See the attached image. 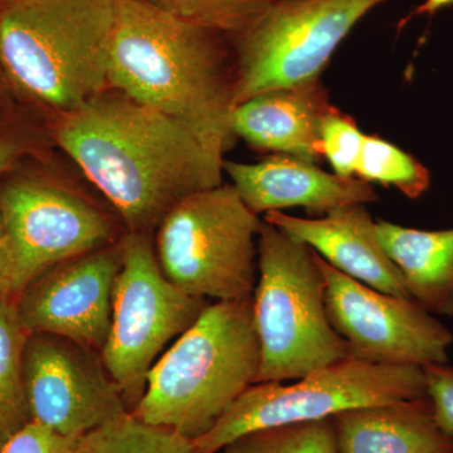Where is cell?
<instances>
[{
  "label": "cell",
  "mask_w": 453,
  "mask_h": 453,
  "mask_svg": "<svg viewBox=\"0 0 453 453\" xmlns=\"http://www.w3.org/2000/svg\"><path fill=\"white\" fill-rule=\"evenodd\" d=\"M427 396L440 427L453 437V368L447 365L423 366Z\"/></svg>",
  "instance_id": "26"
},
{
  "label": "cell",
  "mask_w": 453,
  "mask_h": 453,
  "mask_svg": "<svg viewBox=\"0 0 453 453\" xmlns=\"http://www.w3.org/2000/svg\"><path fill=\"white\" fill-rule=\"evenodd\" d=\"M320 77L264 92L235 107L234 131L258 150L316 163L323 159L321 127L333 111Z\"/></svg>",
  "instance_id": "16"
},
{
  "label": "cell",
  "mask_w": 453,
  "mask_h": 453,
  "mask_svg": "<svg viewBox=\"0 0 453 453\" xmlns=\"http://www.w3.org/2000/svg\"><path fill=\"white\" fill-rule=\"evenodd\" d=\"M55 134L129 234H150L179 202L222 186L225 160L183 125L110 86L59 116Z\"/></svg>",
  "instance_id": "1"
},
{
  "label": "cell",
  "mask_w": 453,
  "mask_h": 453,
  "mask_svg": "<svg viewBox=\"0 0 453 453\" xmlns=\"http://www.w3.org/2000/svg\"><path fill=\"white\" fill-rule=\"evenodd\" d=\"M427 396L423 368L342 360L295 383H256L235 399L210 431L193 440L196 453H219L259 431L323 421L354 408Z\"/></svg>",
  "instance_id": "7"
},
{
  "label": "cell",
  "mask_w": 453,
  "mask_h": 453,
  "mask_svg": "<svg viewBox=\"0 0 453 453\" xmlns=\"http://www.w3.org/2000/svg\"><path fill=\"white\" fill-rule=\"evenodd\" d=\"M109 86L183 125L220 159L237 142L234 56L225 33L146 0H118Z\"/></svg>",
  "instance_id": "2"
},
{
  "label": "cell",
  "mask_w": 453,
  "mask_h": 453,
  "mask_svg": "<svg viewBox=\"0 0 453 453\" xmlns=\"http://www.w3.org/2000/svg\"><path fill=\"white\" fill-rule=\"evenodd\" d=\"M388 0H275L231 35L235 107L250 98L318 79L339 44Z\"/></svg>",
  "instance_id": "8"
},
{
  "label": "cell",
  "mask_w": 453,
  "mask_h": 453,
  "mask_svg": "<svg viewBox=\"0 0 453 453\" xmlns=\"http://www.w3.org/2000/svg\"><path fill=\"white\" fill-rule=\"evenodd\" d=\"M315 252V251H314ZM326 285V310L350 357L375 365H447L453 335L410 299L369 288L340 273L315 252Z\"/></svg>",
  "instance_id": "11"
},
{
  "label": "cell",
  "mask_w": 453,
  "mask_h": 453,
  "mask_svg": "<svg viewBox=\"0 0 453 453\" xmlns=\"http://www.w3.org/2000/svg\"><path fill=\"white\" fill-rule=\"evenodd\" d=\"M325 292V277L315 252L264 220L252 295L261 348L256 383L301 380L351 357L347 342L330 323Z\"/></svg>",
  "instance_id": "5"
},
{
  "label": "cell",
  "mask_w": 453,
  "mask_h": 453,
  "mask_svg": "<svg viewBox=\"0 0 453 453\" xmlns=\"http://www.w3.org/2000/svg\"><path fill=\"white\" fill-rule=\"evenodd\" d=\"M7 235L9 299L50 270L111 244L109 217L73 190L46 179H13L0 190Z\"/></svg>",
  "instance_id": "10"
},
{
  "label": "cell",
  "mask_w": 453,
  "mask_h": 453,
  "mask_svg": "<svg viewBox=\"0 0 453 453\" xmlns=\"http://www.w3.org/2000/svg\"><path fill=\"white\" fill-rule=\"evenodd\" d=\"M120 246L111 330L101 357L125 401L135 410L160 351L187 332L208 303L166 279L149 234L127 232Z\"/></svg>",
  "instance_id": "9"
},
{
  "label": "cell",
  "mask_w": 453,
  "mask_h": 453,
  "mask_svg": "<svg viewBox=\"0 0 453 453\" xmlns=\"http://www.w3.org/2000/svg\"><path fill=\"white\" fill-rule=\"evenodd\" d=\"M264 220L308 244L344 275L384 294L410 297L401 273L381 246L377 222L365 204L333 208L319 219L268 211Z\"/></svg>",
  "instance_id": "15"
},
{
  "label": "cell",
  "mask_w": 453,
  "mask_h": 453,
  "mask_svg": "<svg viewBox=\"0 0 453 453\" xmlns=\"http://www.w3.org/2000/svg\"><path fill=\"white\" fill-rule=\"evenodd\" d=\"M223 453H336L332 418L259 429L238 438Z\"/></svg>",
  "instance_id": "22"
},
{
  "label": "cell",
  "mask_w": 453,
  "mask_h": 453,
  "mask_svg": "<svg viewBox=\"0 0 453 453\" xmlns=\"http://www.w3.org/2000/svg\"><path fill=\"white\" fill-rule=\"evenodd\" d=\"M365 138L353 118L339 111L336 107L327 113L321 127V142L324 157L332 164L336 175L351 178L356 174Z\"/></svg>",
  "instance_id": "24"
},
{
  "label": "cell",
  "mask_w": 453,
  "mask_h": 453,
  "mask_svg": "<svg viewBox=\"0 0 453 453\" xmlns=\"http://www.w3.org/2000/svg\"><path fill=\"white\" fill-rule=\"evenodd\" d=\"M259 365L252 297L216 301L155 363L133 413L196 440L256 384Z\"/></svg>",
  "instance_id": "3"
},
{
  "label": "cell",
  "mask_w": 453,
  "mask_h": 453,
  "mask_svg": "<svg viewBox=\"0 0 453 453\" xmlns=\"http://www.w3.org/2000/svg\"><path fill=\"white\" fill-rule=\"evenodd\" d=\"M332 423L336 453H453L428 396L344 411Z\"/></svg>",
  "instance_id": "17"
},
{
  "label": "cell",
  "mask_w": 453,
  "mask_h": 453,
  "mask_svg": "<svg viewBox=\"0 0 453 453\" xmlns=\"http://www.w3.org/2000/svg\"><path fill=\"white\" fill-rule=\"evenodd\" d=\"M73 453H196L192 440L133 412L82 434Z\"/></svg>",
  "instance_id": "20"
},
{
  "label": "cell",
  "mask_w": 453,
  "mask_h": 453,
  "mask_svg": "<svg viewBox=\"0 0 453 453\" xmlns=\"http://www.w3.org/2000/svg\"><path fill=\"white\" fill-rule=\"evenodd\" d=\"M118 0H11L0 13V67L18 88L73 112L109 86Z\"/></svg>",
  "instance_id": "4"
},
{
  "label": "cell",
  "mask_w": 453,
  "mask_h": 453,
  "mask_svg": "<svg viewBox=\"0 0 453 453\" xmlns=\"http://www.w3.org/2000/svg\"><path fill=\"white\" fill-rule=\"evenodd\" d=\"M377 234L411 299L429 314L453 318V228L422 231L378 220Z\"/></svg>",
  "instance_id": "18"
},
{
  "label": "cell",
  "mask_w": 453,
  "mask_h": 453,
  "mask_svg": "<svg viewBox=\"0 0 453 453\" xmlns=\"http://www.w3.org/2000/svg\"><path fill=\"white\" fill-rule=\"evenodd\" d=\"M356 175L372 183L393 186L416 199L428 189L429 172L412 155L377 136L365 135Z\"/></svg>",
  "instance_id": "21"
},
{
  "label": "cell",
  "mask_w": 453,
  "mask_h": 453,
  "mask_svg": "<svg viewBox=\"0 0 453 453\" xmlns=\"http://www.w3.org/2000/svg\"><path fill=\"white\" fill-rule=\"evenodd\" d=\"M29 335L16 303L0 301V449L32 422L23 368Z\"/></svg>",
  "instance_id": "19"
},
{
  "label": "cell",
  "mask_w": 453,
  "mask_h": 453,
  "mask_svg": "<svg viewBox=\"0 0 453 453\" xmlns=\"http://www.w3.org/2000/svg\"><path fill=\"white\" fill-rule=\"evenodd\" d=\"M25 383L32 422L80 437L129 413L97 351L52 334L27 340Z\"/></svg>",
  "instance_id": "12"
},
{
  "label": "cell",
  "mask_w": 453,
  "mask_h": 453,
  "mask_svg": "<svg viewBox=\"0 0 453 453\" xmlns=\"http://www.w3.org/2000/svg\"><path fill=\"white\" fill-rule=\"evenodd\" d=\"M9 299V252L7 235L0 216V301Z\"/></svg>",
  "instance_id": "29"
},
{
  "label": "cell",
  "mask_w": 453,
  "mask_h": 453,
  "mask_svg": "<svg viewBox=\"0 0 453 453\" xmlns=\"http://www.w3.org/2000/svg\"><path fill=\"white\" fill-rule=\"evenodd\" d=\"M79 437L62 436L38 423L20 429L0 449V453H73Z\"/></svg>",
  "instance_id": "25"
},
{
  "label": "cell",
  "mask_w": 453,
  "mask_h": 453,
  "mask_svg": "<svg viewBox=\"0 0 453 453\" xmlns=\"http://www.w3.org/2000/svg\"><path fill=\"white\" fill-rule=\"evenodd\" d=\"M223 172L231 177L244 204L257 216L290 207H305L323 216L342 205L380 201L368 181L339 177L288 154L271 155L256 164L225 160Z\"/></svg>",
  "instance_id": "14"
},
{
  "label": "cell",
  "mask_w": 453,
  "mask_h": 453,
  "mask_svg": "<svg viewBox=\"0 0 453 453\" xmlns=\"http://www.w3.org/2000/svg\"><path fill=\"white\" fill-rule=\"evenodd\" d=\"M28 151L26 139L17 133L0 131V174Z\"/></svg>",
  "instance_id": "27"
},
{
  "label": "cell",
  "mask_w": 453,
  "mask_h": 453,
  "mask_svg": "<svg viewBox=\"0 0 453 453\" xmlns=\"http://www.w3.org/2000/svg\"><path fill=\"white\" fill-rule=\"evenodd\" d=\"M451 5H453V0H425L421 4L417 5L411 13H408L407 16L399 20L396 29H398V32H401L414 18L432 17L441 9L451 7Z\"/></svg>",
  "instance_id": "28"
},
{
  "label": "cell",
  "mask_w": 453,
  "mask_h": 453,
  "mask_svg": "<svg viewBox=\"0 0 453 453\" xmlns=\"http://www.w3.org/2000/svg\"><path fill=\"white\" fill-rule=\"evenodd\" d=\"M173 16L231 35L242 32L275 0H146Z\"/></svg>",
  "instance_id": "23"
},
{
  "label": "cell",
  "mask_w": 453,
  "mask_h": 453,
  "mask_svg": "<svg viewBox=\"0 0 453 453\" xmlns=\"http://www.w3.org/2000/svg\"><path fill=\"white\" fill-rule=\"evenodd\" d=\"M262 222L232 184L202 190L164 217L155 255L166 279L190 296L250 299L257 283Z\"/></svg>",
  "instance_id": "6"
},
{
  "label": "cell",
  "mask_w": 453,
  "mask_h": 453,
  "mask_svg": "<svg viewBox=\"0 0 453 453\" xmlns=\"http://www.w3.org/2000/svg\"><path fill=\"white\" fill-rule=\"evenodd\" d=\"M121 246L104 247L58 265L32 282L16 303L29 334H52L103 351L112 324Z\"/></svg>",
  "instance_id": "13"
},
{
  "label": "cell",
  "mask_w": 453,
  "mask_h": 453,
  "mask_svg": "<svg viewBox=\"0 0 453 453\" xmlns=\"http://www.w3.org/2000/svg\"><path fill=\"white\" fill-rule=\"evenodd\" d=\"M9 2H11V0H0V13H2L3 9L7 7Z\"/></svg>",
  "instance_id": "30"
}]
</instances>
